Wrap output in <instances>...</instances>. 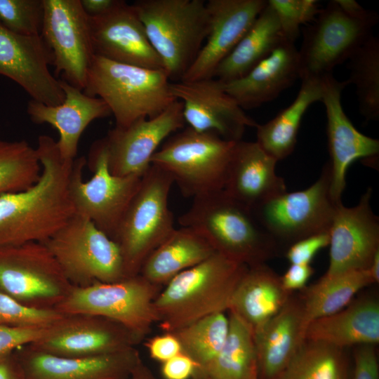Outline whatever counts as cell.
<instances>
[{
	"label": "cell",
	"instance_id": "d6986e66",
	"mask_svg": "<svg viewBox=\"0 0 379 379\" xmlns=\"http://www.w3.org/2000/svg\"><path fill=\"white\" fill-rule=\"evenodd\" d=\"M185 123L182 102L176 100L154 118L141 119L126 128L115 126L109 131L105 138L110 173L142 177L161 142Z\"/></svg>",
	"mask_w": 379,
	"mask_h": 379
},
{
	"label": "cell",
	"instance_id": "83f0119b",
	"mask_svg": "<svg viewBox=\"0 0 379 379\" xmlns=\"http://www.w3.org/2000/svg\"><path fill=\"white\" fill-rule=\"evenodd\" d=\"M318 341L345 349L379 342V302L375 298L352 300L341 310L309 324L305 340Z\"/></svg>",
	"mask_w": 379,
	"mask_h": 379
},
{
	"label": "cell",
	"instance_id": "484cf974",
	"mask_svg": "<svg viewBox=\"0 0 379 379\" xmlns=\"http://www.w3.org/2000/svg\"><path fill=\"white\" fill-rule=\"evenodd\" d=\"M298 79V48L284 41L245 76L225 83V89L243 109H251L276 99Z\"/></svg>",
	"mask_w": 379,
	"mask_h": 379
},
{
	"label": "cell",
	"instance_id": "cb8c5ba5",
	"mask_svg": "<svg viewBox=\"0 0 379 379\" xmlns=\"http://www.w3.org/2000/svg\"><path fill=\"white\" fill-rule=\"evenodd\" d=\"M65 98L61 104L47 105L30 100L27 112L35 124H48L59 134L57 146L62 158H77L79 139L87 126L94 120L112 115L108 105L98 97H91L82 90L59 79Z\"/></svg>",
	"mask_w": 379,
	"mask_h": 379
},
{
	"label": "cell",
	"instance_id": "4fadbf2b",
	"mask_svg": "<svg viewBox=\"0 0 379 379\" xmlns=\"http://www.w3.org/2000/svg\"><path fill=\"white\" fill-rule=\"evenodd\" d=\"M73 287L44 244L0 248V291L22 304L55 309Z\"/></svg>",
	"mask_w": 379,
	"mask_h": 379
},
{
	"label": "cell",
	"instance_id": "52a82bcc",
	"mask_svg": "<svg viewBox=\"0 0 379 379\" xmlns=\"http://www.w3.org/2000/svg\"><path fill=\"white\" fill-rule=\"evenodd\" d=\"M236 142L190 127L169 137L151 159L167 172L185 197L224 189Z\"/></svg>",
	"mask_w": 379,
	"mask_h": 379
},
{
	"label": "cell",
	"instance_id": "816d5d0a",
	"mask_svg": "<svg viewBox=\"0 0 379 379\" xmlns=\"http://www.w3.org/2000/svg\"><path fill=\"white\" fill-rule=\"evenodd\" d=\"M130 379H157L142 364V361L136 366L130 376Z\"/></svg>",
	"mask_w": 379,
	"mask_h": 379
},
{
	"label": "cell",
	"instance_id": "44dd1931",
	"mask_svg": "<svg viewBox=\"0 0 379 379\" xmlns=\"http://www.w3.org/2000/svg\"><path fill=\"white\" fill-rule=\"evenodd\" d=\"M324 92L321 100L327 120L326 133L331 160L330 192L333 201L342 203L346 185V173L350 164L359 159H375L379 152V140L359 132L344 112L341 95L348 85L333 75L324 77Z\"/></svg>",
	"mask_w": 379,
	"mask_h": 379
},
{
	"label": "cell",
	"instance_id": "5b68a950",
	"mask_svg": "<svg viewBox=\"0 0 379 379\" xmlns=\"http://www.w3.org/2000/svg\"><path fill=\"white\" fill-rule=\"evenodd\" d=\"M204 0H138L132 4L171 82L191 67L209 32Z\"/></svg>",
	"mask_w": 379,
	"mask_h": 379
},
{
	"label": "cell",
	"instance_id": "ba28073f",
	"mask_svg": "<svg viewBox=\"0 0 379 379\" xmlns=\"http://www.w3.org/2000/svg\"><path fill=\"white\" fill-rule=\"evenodd\" d=\"M166 171L151 165L114 237L122 254L125 277L140 274L149 254L175 230L168 195L173 184Z\"/></svg>",
	"mask_w": 379,
	"mask_h": 379
},
{
	"label": "cell",
	"instance_id": "11a10c76",
	"mask_svg": "<svg viewBox=\"0 0 379 379\" xmlns=\"http://www.w3.org/2000/svg\"><path fill=\"white\" fill-rule=\"evenodd\" d=\"M248 379H258V375H257L256 367L252 371V373H251Z\"/></svg>",
	"mask_w": 379,
	"mask_h": 379
},
{
	"label": "cell",
	"instance_id": "8992f818",
	"mask_svg": "<svg viewBox=\"0 0 379 379\" xmlns=\"http://www.w3.org/2000/svg\"><path fill=\"white\" fill-rule=\"evenodd\" d=\"M141 180L138 175L112 174L106 139L97 140L88 161L84 157L74 161L69 190L75 214L89 219L113 239Z\"/></svg>",
	"mask_w": 379,
	"mask_h": 379
},
{
	"label": "cell",
	"instance_id": "5bb4252c",
	"mask_svg": "<svg viewBox=\"0 0 379 379\" xmlns=\"http://www.w3.org/2000/svg\"><path fill=\"white\" fill-rule=\"evenodd\" d=\"M41 36L51 49L55 73L83 91L95 56L88 15L80 0H44Z\"/></svg>",
	"mask_w": 379,
	"mask_h": 379
},
{
	"label": "cell",
	"instance_id": "d4e9b609",
	"mask_svg": "<svg viewBox=\"0 0 379 379\" xmlns=\"http://www.w3.org/2000/svg\"><path fill=\"white\" fill-rule=\"evenodd\" d=\"M277 162L256 142H236L223 190L251 209L284 194L286 185L276 173Z\"/></svg>",
	"mask_w": 379,
	"mask_h": 379
},
{
	"label": "cell",
	"instance_id": "c3c4849f",
	"mask_svg": "<svg viewBox=\"0 0 379 379\" xmlns=\"http://www.w3.org/2000/svg\"><path fill=\"white\" fill-rule=\"evenodd\" d=\"M82 7L89 16L103 15L114 8L119 0H80Z\"/></svg>",
	"mask_w": 379,
	"mask_h": 379
},
{
	"label": "cell",
	"instance_id": "4dcf8cb0",
	"mask_svg": "<svg viewBox=\"0 0 379 379\" xmlns=\"http://www.w3.org/2000/svg\"><path fill=\"white\" fill-rule=\"evenodd\" d=\"M284 41L277 14L267 2L249 29L218 66L213 78L229 83L243 77Z\"/></svg>",
	"mask_w": 379,
	"mask_h": 379
},
{
	"label": "cell",
	"instance_id": "ffe728a7",
	"mask_svg": "<svg viewBox=\"0 0 379 379\" xmlns=\"http://www.w3.org/2000/svg\"><path fill=\"white\" fill-rule=\"evenodd\" d=\"M88 20L95 55L119 63L164 69L131 4L119 0L109 12L88 15Z\"/></svg>",
	"mask_w": 379,
	"mask_h": 379
},
{
	"label": "cell",
	"instance_id": "d590c367",
	"mask_svg": "<svg viewBox=\"0 0 379 379\" xmlns=\"http://www.w3.org/2000/svg\"><path fill=\"white\" fill-rule=\"evenodd\" d=\"M347 84H354L359 110L367 121L379 120V39L371 35L347 60Z\"/></svg>",
	"mask_w": 379,
	"mask_h": 379
},
{
	"label": "cell",
	"instance_id": "681fc988",
	"mask_svg": "<svg viewBox=\"0 0 379 379\" xmlns=\"http://www.w3.org/2000/svg\"><path fill=\"white\" fill-rule=\"evenodd\" d=\"M340 8L348 15L357 19H368L375 16L374 11L365 9L354 0H335Z\"/></svg>",
	"mask_w": 379,
	"mask_h": 379
},
{
	"label": "cell",
	"instance_id": "7402d4cb",
	"mask_svg": "<svg viewBox=\"0 0 379 379\" xmlns=\"http://www.w3.org/2000/svg\"><path fill=\"white\" fill-rule=\"evenodd\" d=\"M206 3L208 34L182 81L213 78L218 66L249 29L267 1L208 0Z\"/></svg>",
	"mask_w": 379,
	"mask_h": 379
},
{
	"label": "cell",
	"instance_id": "836d02e7",
	"mask_svg": "<svg viewBox=\"0 0 379 379\" xmlns=\"http://www.w3.org/2000/svg\"><path fill=\"white\" fill-rule=\"evenodd\" d=\"M229 312V331L217 357L201 372L206 379H248L256 367L254 333L234 312Z\"/></svg>",
	"mask_w": 379,
	"mask_h": 379
},
{
	"label": "cell",
	"instance_id": "db71d44e",
	"mask_svg": "<svg viewBox=\"0 0 379 379\" xmlns=\"http://www.w3.org/2000/svg\"><path fill=\"white\" fill-rule=\"evenodd\" d=\"M194 379H206V378L199 371H196L192 376Z\"/></svg>",
	"mask_w": 379,
	"mask_h": 379
},
{
	"label": "cell",
	"instance_id": "e0dca14e",
	"mask_svg": "<svg viewBox=\"0 0 379 379\" xmlns=\"http://www.w3.org/2000/svg\"><path fill=\"white\" fill-rule=\"evenodd\" d=\"M368 188L356 206H336L329 229V265L325 275L367 270L379 251V218L373 212Z\"/></svg>",
	"mask_w": 379,
	"mask_h": 379
},
{
	"label": "cell",
	"instance_id": "2e32d148",
	"mask_svg": "<svg viewBox=\"0 0 379 379\" xmlns=\"http://www.w3.org/2000/svg\"><path fill=\"white\" fill-rule=\"evenodd\" d=\"M138 343L122 326L88 314L63 315L31 347L51 354L79 357L113 354Z\"/></svg>",
	"mask_w": 379,
	"mask_h": 379
},
{
	"label": "cell",
	"instance_id": "ac0fdd59",
	"mask_svg": "<svg viewBox=\"0 0 379 379\" xmlns=\"http://www.w3.org/2000/svg\"><path fill=\"white\" fill-rule=\"evenodd\" d=\"M53 55L41 35L25 36L0 24V75L6 77L30 96L47 105L61 104L64 93L49 70Z\"/></svg>",
	"mask_w": 379,
	"mask_h": 379
},
{
	"label": "cell",
	"instance_id": "f35d334b",
	"mask_svg": "<svg viewBox=\"0 0 379 379\" xmlns=\"http://www.w3.org/2000/svg\"><path fill=\"white\" fill-rule=\"evenodd\" d=\"M44 0H0V24L18 34L41 35Z\"/></svg>",
	"mask_w": 379,
	"mask_h": 379
},
{
	"label": "cell",
	"instance_id": "ee69618b",
	"mask_svg": "<svg viewBox=\"0 0 379 379\" xmlns=\"http://www.w3.org/2000/svg\"><path fill=\"white\" fill-rule=\"evenodd\" d=\"M351 379H379V364L375 345L357 346Z\"/></svg>",
	"mask_w": 379,
	"mask_h": 379
},
{
	"label": "cell",
	"instance_id": "9c48e42d",
	"mask_svg": "<svg viewBox=\"0 0 379 379\" xmlns=\"http://www.w3.org/2000/svg\"><path fill=\"white\" fill-rule=\"evenodd\" d=\"M161 288L140 274L114 282L74 286L55 310L63 315L88 314L114 321L139 344L157 324L154 302Z\"/></svg>",
	"mask_w": 379,
	"mask_h": 379
},
{
	"label": "cell",
	"instance_id": "8fae6325",
	"mask_svg": "<svg viewBox=\"0 0 379 379\" xmlns=\"http://www.w3.org/2000/svg\"><path fill=\"white\" fill-rule=\"evenodd\" d=\"M378 15L357 19L346 14L335 0L321 8L315 19L302 28L298 51L300 79L333 74V69L347 61L371 35Z\"/></svg>",
	"mask_w": 379,
	"mask_h": 379
},
{
	"label": "cell",
	"instance_id": "f5cc1de1",
	"mask_svg": "<svg viewBox=\"0 0 379 379\" xmlns=\"http://www.w3.org/2000/svg\"><path fill=\"white\" fill-rule=\"evenodd\" d=\"M373 284L379 281V251L374 255L372 262L367 269Z\"/></svg>",
	"mask_w": 379,
	"mask_h": 379
},
{
	"label": "cell",
	"instance_id": "f1b7e54d",
	"mask_svg": "<svg viewBox=\"0 0 379 379\" xmlns=\"http://www.w3.org/2000/svg\"><path fill=\"white\" fill-rule=\"evenodd\" d=\"M291 295L283 287L281 277L265 263L249 267L235 289L228 311L240 317L254 333L282 309Z\"/></svg>",
	"mask_w": 379,
	"mask_h": 379
},
{
	"label": "cell",
	"instance_id": "e575fe53",
	"mask_svg": "<svg viewBox=\"0 0 379 379\" xmlns=\"http://www.w3.org/2000/svg\"><path fill=\"white\" fill-rule=\"evenodd\" d=\"M276 379H350L345 349L305 340Z\"/></svg>",
	"mask_w": 379,
	"mask_h": 379
},
{
	"label": "cell",
	"instance_id": "9a60e30c",
	"mask_svg": "<svg viewBox=\"0 0 379 379\" xmlns=\"http://www.w3.org/2000/svg\"><path fill=\"white\" fill-rule=\"evenodd\" d=\"M171 90L182 102L185 121L196 131L237 142L246 127L258 124L226 92L225 83L215 78L171 82Z\"/></svg>",
	"mask_w": 379,
	"mask_h": 379
},
{
	"label": "cell",
	"instance_id": "9f6ffc18",
	"mask_svg": "<svg viewBox=\"0 0 379 379\" xmlns=\"http://www.w3.org/2000/svg\"><path fill=\"white\" fill-rule=\"evenodd\" d=\"M128 379H130V377Z\"/></svg>",
	"mask_w": 379,
	"mask_h": 379
},
{
	"label": "cell",
	"instance_id": "7dc6e473",
	"mask_svg": "<svg viewBox=\"0 0 379 379\" xmlns=\"http://www.w3.org/2000/svg\"><path fill=\"white\" fill-rule=\"evenodd\" d=\"M314 273V269L310 264H291L286 271L281 281L283 287L291 293L296 290H302Z\"/></svg>",
	"mask_w": 379,
	"mask_h": 379
},
{
	"label": "cell",
	"instance_id": "b9f144b4",
	"mask_svg": "<svg viewBox=\"0 0 379 379\" xmlns=\"http://www.w3.org/2000/svg\"><path fill=\"white\" fill-rule=\"evenodd\" d=\"M50 326H13L0 324V356L37 341L45 335Z\"/></svg>",
	"mask_w": 379,
	"mask_h": 379
},
{
	"label": "cell",
	"instance_id": "8d00e7d4",
	"mask_svg": "<svg viewBox=\"0 0 379 379\" xmlns=\"http://www.w3.org/2000/svg\"><path fill=\"white\" fill-rule=\"evenodd\" d=\"M229 331V318L225 312L216 313L196 321L173 333L182 352L204 371L222 347Z\"/></svg>",
	"mask_w": 379,
	"mask_h": 379
},
{
	"label": "cell",
	"instance_id": "1f68e13d",
	"mask_svg": "<svg viewBox=\"0 0 379 379\" xmlns=\"http://www.w3.org/2000/svg\"><path fill=\"white\" fill-rule=\"evenodd\" d=\"M324 78L301 79V86L295 100L274 118L258 124L256 142L277 161L288 157L294 150L302 119L314 102L322 100Z\"/></svg>",
	"mask_w": 379,
	"mask_h": 379
},
{
	"label": "cell",
	"instance_id": "4316f807",
	"mask_svg": "<svg viewBox=\"0 0 379 379\" xmlns=\"http://www.w3.org/2000/svg\"><path fill=\"white\" fill-rule=\"evenodd\" d=\"M258 379H276L305 341L302 308L291 295L282 309L254 333Z\"/></svg>",
	"mask_w": 379,
	"mask_h": 379
},
{
	"label": "cell",
	"instance_id": "7bdbcfd3",
	"mask_svg": "<svg viewBox=\"0 0 379 379\" xmlns=\"http://www.w3.org/2000/svg\"><path fill=\"white\" fill-rule=\"evenodd\" d=\"M329 242V231L310 236L290 245L286 257L291 264H310L315 255Z\"/></svg>",
	"mask_w": 379,
	"mask_h": 379
},
{
	"label": "cell",
	"instance_id": "f546056e",
	"mask_svg": "<svg viewBox=\"0 0 379 379\" xmlns=\"http://www.w3.org/2000/svg\"><path fill=\"white\" fill-rule=\"evenodd\" d=\"M216 251L196 230L186 227L175 229L144 262L140 274L151 283L164 287L178 274L201 263Z\"/></svg>",
	"mask_w": 379,
	"mask_h": 379
},
{
	"label": "cell",
	"instance_id": "3957f363",
	"mask_svg": "<svg viewBox=\"0 0 379 379\" xmlns=\"http://www.w3.org/2000/svg\"><path fill=\"white\" fill-rule=\"evenodd\" d=\"M193 199L190 209L179 217V224L199 232L216 252L248 267L265 264L277 254L279 245L252 209L224 190Z\"/></svg>",
	"mask_w": 379,
	"mask_h": 379
},
{
	"label": "cell",
	"instance_id": "30bf717a",
	"mask_svg": "<svg viewBox=\"0 0 379 379\" xmlns=\"http://www.w3.org/2000/svg\"><path fill=\"white\" fill-rule=\"evenodd\" d=\"M43 244L74 287L126 278L118 244L84 216L74 214Z\"/></svg>",
	"mask_w": 379,
	"mask_h": 379
},
{
	"label": "cell",
	"instance_id": "f6af8a7d",
	"mask_svg": "<svg viewBox=\"0 0 379 379\" xmlns=\"http://www.w3.org/2000/svg\"><path fill=\"white\" fill-rule=\"evenodd\" d=\"M150 357L161 363L182 352L180 343L176 336L171 332L155 335L144 343Z\"/></svg>",
	"mask_w": 379,
	"mask_h": 379
},
{
	"label": "cell",
	"instance_id": "603a6c76",
	"mask_svg": "<svg viewBox=\"0 0 379 379\" xmlns=\"http://www.w3.org/2000/svg\"><path fill=\"white\" fill-rule=\"evenodd\" d=\"M20 353L26 379H128L141 361L135 347L113 354L67 357L26 345Z\"/></svg>",
	"mask_w": 379,
	"mask_h": 379
},
{
	"label": "cell",
	"instance_id": "74e56055",
	"mask_svg": "<svg viewBox=\"0 0 379 379\" xmlns=\"http://www.w3.org/2000/svg\"><path fill=\"white\" fill-rule=\"evenodd\" d=\"M36 148L26 140H0V195L28 189L39 179Z\"/></svg>",
	"mask_w": 379,
	"mask_h": 379
},
{
	"label": "cell",
	"instance_id": "6da1fadb",
	"mask_svg": "<svg viewBox=\"0 0 379 379\" xmlns=\"http://www.w3.org/2000/svg\"><path fill=\"white\" fill-rule=\"evenodd\" d=\"M39 180L27 190L0 195V248L44 243L75 214L69 184L74 160L62 158L57 142L40 135Z\"/></svg>",
	"mask_w": 379,
	"mask_h": 379
},
{
	"label": "cell",
	"instance_id": "277c9868",
	"mask_svg": "<svg viewBox=\"0 0 379 379\" xmlns=\"http://www.w3.org/2000/svg\"><path fill=\"white\" fill-rule=\"evenodd\" d=\"M164 69L113 62L95 55L83 92L108 105L116 127L126 128L141 119L154 118L177 100Z\"/></svg>",
	"mask_w": 379,
	"mask_h": 379
},
{
	"label": "cell",
	"instance_id": "7a4b0ae2",
	"mask_svg": "<svg viewBox=\"0 0 379 379\" xmlns=\"http://www.w3.org/2000/svg\"><path fill=\"white\" fill-rule=\"evenodd\" d=\"M248 267L216 252L178 274L161 288L154 302L157 324L163 332H174L228 311Z\"/></svg>",
	"mask_w": 379,
	"mask_h": 379
},
{
	"label": "cell",
	"instance_id": "60d3db41",
	"mask_svg": "<svg viewBox=\"0 0 379 379\" xmlns=\"http://www.w3.org/2000/svg\"><path fill=\"white\" fill-rule=\"evenodd\" d=\"M63 317L55 309L29 307L0 291V324L13 326H50Z\"/></svg>",
	"mask_w": 379,
	"mask_h": 379
},
{
	"label": "cell",
	"instance_id": "ab89813d",
	"mask_svg": "<svg viewBox=\"0 0 379 379\" xmlns=\"http://www.w3.org/2000/svg\"><path fill=\"white\" fill-rule=\"evenodd\" d=\"M277 14L285 39L294 43L300 34V27L312 22L319 12L316 0H268Z\"/></svg>",
	"mask_w": 379,
	"mask_h": 379
},
{
	"label": "cell",
	"instance_id": "f907efd6",
	"mask_svg": "<svg viewBox=\"0 0 379 379\" xmlns=\"http://www.w3.org/2000/svg\"><path fill=\"white\" fill-rule=\"evenodd\" d=\"M10 353L0 356V379H26L18 378L8 361Z\"/></svg>",
	"mask_w": 379,
	"mask_h": 379
},
{
	"label": "cell",
	"instance_id": "d6a6232c",
	"mask_svg": "<svg viewBox=\"0 0 379 379\" xmlns=\"http://www.w3.org/2000/svg\"><path fill=\"white\" fill-rule=\"evenodd\" d=\"M373 284L367 270H351L324 275L317 282L305 286L298 295L305 330L312 321L334 314L346 307L362 288Z\"/></svg>",
	"mask_w": 379,
	"mask_h": 379
},
{
	"label": "cell",
	"instance_id": "bcb514c9",
	"mask_svg": "<svg viewBox=\"0 0 379 379\" xmlns=\"http://www.w3.org/2000/svg\"><path fill=\"white\" fill-rule=\"evenodd\" d=\"M199 368L197 363L182 352L162 363L164 379H189Z\"/></svg>",
	"mask_w": 379,
	"mask_h": 379
},
{
	"label": "cell",
	"instance_id": "7c38bea8",
	"mask_svg": "<svg viewBox=\"0 0 379 379\" xmlns=\"http://www.w3.org/2000/svg\"><path fill=\"white\" fill-rule=\"evenodd\" d=\"M330 185L331 170L327 162L319 178L307 188L286 192L252 211L279 246L291 245L310 236L329 231L338 205L332 199Z\"/></svg>",
	"mask_w": 379,
	"mask_h": 379
}]
</instances>
